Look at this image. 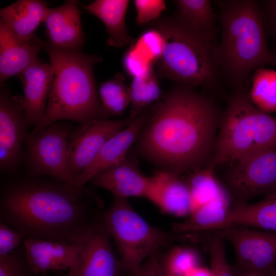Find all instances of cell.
<instances>
[{"label": "cell", "instance_id": "7a4b0ae2", "mask_svg": "<svg viewBox=\"0 0 276 276\" xmlns=\"http://www.w3.org/2000/svg\"><path fill=\"white\" fill-rule=\"evenodd\" d=\"M221 116L210 98L177 84L154 108L139 140L141 153L179 176L205 166Z\"/></svg>", "mask_w": 276, "mask_h": 276}, {"label": "cell", "instance_id": "1f68e13d", "mask_svg": "<svg viewBox=\"0 0 276 276\" xmlns=\"http://www.w3.org/2000/svg\"><path fill=\"white\" fill-rule=\"evenodd\" d=\"M42 273L34 270L23 243L10 254L0 257V276H40Z\"/></svg>", "mask_w": 276, "mask_h": 276}, {"label": "cell", "instance_id": "ba28073f", "mask_svg": "<svg viewBox=\"0 0 276 276\" xmlns=\"http://www.w3.org/2000/svg\"><path fill=\"white\" fill-rule=\"evenodd\" d=\"M74 126L61 121L34 127L25 140L21 165L30 176H48L66 182L73 178L68 166L67 146Z\"/></svg>", "mask_w": 276, "mask_h": 276}, {"label": "cell", "instance_id": "b9f144b4", "mask_svg": "<svg viewBox=\"0 0 276 276\" xmlns=\"http://www.w3.org/2000/svg\"><path fill=\"white\" fill-rule=\"evenodd\" d=\"M272 276H276V271H275L274 273L273 274Z\"/></svg>", "mask_w": 276, "mask_h": 276}, {"label": "cell", "instance_id": "603a6c76", "mask_svg": "<svg viewBox=\"0 0 276 276\" xmlns=\"http://www.w3.org/2000/svg\"><path fill=\"white\" fill-rule=\"evenodd\" d=\"M176 11L173 16L185 28L209 42L217 45L216 15L210 0L173 1Z\"/></svg>", "mask_w": 276, "mask_h": 276}, {"label": "cell", "instance_id": "83f0119b", "mask_svg": "<svg viewBox=\"0 0 276 276\" xmlns=\"http://www.w3.org/2000/svg\"><path fill=\"white\" fill-rule=\"evenodd\" d=\"M98 95L108 117L122 114L130 104L129 87L120 73L100 84Z\"/></svg>", "mask_w": 276, "mask_h": 276}, {"label": "cell", "instance_id": "d6a6232c", "mask_svg": "<svg viewBox=\"0 0 276 276\" xmlns=\"http://www.w3.org/2000/svg\"><path fill=\"white\" fill-rule=\"evenodd\" d=\"M131 43L154 64L157 62L162 55L164 45L163 36L154 27L149 26Z\"/></svg>", "mask_w": 276, "mask_h": 276}, {"label": "cell", "instance_id": "ab89813d", "mask_svg": "<svg viewBox=\"0 0 276 276\" xmlns=\"http://www.w3.org/2000/svg\"><path fill=\"white\" fill-rule=\"evenodd\" d=\"M239 276H262L260 274L255 273H242Z\"/></svg>", "mask_w": 276, "mask_h": 276}, {"label": "cell", "instance_id": "f1b7e54d", "mask_svg": "<svg viewBox=\"0 0 276 276\" xmlns=\"http://www.w3.org/2000/svg\"><path fill=\"white\" fill-rule=\"evenodd\" d=\"M129 91V117L132 119L137 117L150 104L159 100L162 94L154 71L143 77L132 78Z\"/></svg>", "mask_w": 276, "mask_h": 276}, {"label": "cell", "instance_id": "e575fe53", "mask_svg": "<svg viewBox=\"0 0 276 276\" xmlns=\"http://www.w3.org/2000/svg\"><path fill=\"white\" fill-rule=\"evenodd\" d=\"M133 3L136 12L135 22L139 26L157 19L167 9L164 0H135Z\"/></svg>", "mask_w": 276, "mask_h": 276}, {"label": "cell", "instance_id": "4dcf8cb0", "mask_svg": "<svg viewBox=\"0 0 276 276\" xmlns=\"http://www.w3.org/2000/svg\"><path fill=\"white\" fill-rule=\"evenodd\" d=\"M162 262L164 272L176 276H184L200 265L199 256L194 249L179 246L171 248Z\"/></svg>", "mask_w": 276, "mask_h": 276}, {"label": "cell", "instance_id": "6da1fadb", "mask_svg": "<svg viewBox=\"0 0 276 276\" xmlns=\"http://www.w3.org/2000/svg\"><path fill=\"white\" fill-rule=\"evenodd\" d=\"M5 175L1 181L0 221L24 239L81 243L103 212L102 199L85 186L18 171Z\"/></svg>", "mask_w": 276, "mask_h": 276}, {"label": "cell", "instance_id": "d590c367", "mask_svg": "<svg viewBox=\"0 0 276 276\" xmlns=\"http://www.w3.org/2000/svg\"><path fill=\"white\" fill-rule=\"evenodd\" d=\"M24 237L17 230L0 221V257L5 256L18 248Z\"/></svg>", "mask_w": 276, "mask_h": 276}, {"label": "cell", "instance_id": "8fae6325", "mask_svg": "<svg viewBox=\"0 0 276 276\" xmlns=\"http://www.w3.org/2000/svg\"><path fill=\"white\" fill-rule=\"evenodd\" d=\"M29 127L22 96H11L9 88L0 89V171L12 174L21 165L25 140Z\"/></svg>", "mask_w": 276, "mask_h": 276}, {"label": "cell", "instance_id": "ac0fdd59", "mask_svg": "<svg viewBox=\"0 0 276 276\" xmlns=\"http://www.w3.org/2000/svg\"><path fill=\"white\" fill-rule=\"evenodd\" d=\"M42 40L38 37L32 40L20 38L0 20V84L4 86L9 78L17 76L39 60Z\"/></svg>", "mask_w": 276, "mask_h": 276}, {"label": "cell", "instance_id": "52a82bcc", "mask_svg": "<svg viewBox=\"0 0 276 276\" xmlns=\"http://www.w3.org/2000/svg\"><path fill=\"white\" fill-rule=\"evenodd\" d=\"M101 218L114 240L122 271L131 275L145 259L182 238L181 234L167 233L148 223L127 198L114 196Z\"/></svg>", "mask_w": 276, "mask_h": 276}, {"label": "cell", "instance_id": "d4e9b609", "mask_svg": "<svg viewBox=\"0 0 276 276\" xmlns=\"http://www.w3.org/2000/svg\"><path fill=\"white\" fill-rule=\"evenodd\" d=\"M232 199L225 189L214 200L193 211L185 221L172 224L173 232L197 235L209 232L227 216Z\"/></svg>", "mask_w": 276, "mask_h": 276}, {"label": "cell", "instance_id": "7402d4cb", "mask_svg": "<svg viewBox=\"0 0 276 276\" xmlns=\"http://www.w3.org/2000/svg\"><path fill=\"white\" fill-rule=\"evenodd\" d=\"M49 7L41 0H18L0 9V20L16 35L27 40L37 37L35 30L44 22Z\"/></svg>", "mask_w": 276, "mask_h": 276}, {"label": "cell", "instance_id": "2e32d148", "mask_svg": "<svg viewBox=\"0 0 276 276\" xmlns=\"http://www.w3.org/2000/svg\"><path fill=\"white\" fill-rule=\"evenodd\" d=\"M79 3L66 0L62 5L49 8L44 22L47 41L64 49H81L84 42Z\"/></svg>", "mask_w": 276, "mask_h": 276}, {"label": "cell", "instance_id": "5b68a950", "mask_svg": "<svg viewBox=\"0 0 276 276\" xmlns=\"http://www.w3.org/2000/svg\"><path fill=\"white\" fill-rule=\"evenodd\" d=\"M276 148V117L257 108L245 85L234 88L221 113L214 150L206 165L213 168Z\"/></svg>", "mask_w": 276, "mask_h": 276}, {"label": "cell", "instance_id": "836d02e7", "mask_svg": "<svg viewBox=\"0 0 276 276\" xmlns=\"http://www.w3.org/2000/svg\"><path fill=\"white\" fill-rule=\"evenodd\" d=\"M122 64L126 73L132 78L143 77L154 71V63L132 44L124 54Z\"/></svg>", "mask_w": 276, "mask_h": 276}, {"label": "cell", "instance_id": "9c48e42d", "mask_svg": "<svg viewBox=\"0 0 276 276\" xmlns=\"http://www.w3.org/2000/svg\"><path fill=\"white\" fill-rule=\"evenodd\" d=\"M222 185L233 201L276 194V148L228 163Z\"/></svg>", "mask_w": 276, "mask_h": 276}, {"label": "cell", "instance_id": "cb8c5ba5", "mask_svg": "<svg viewBox=\"0 0 276 276\" xmlns=\"http://www.w3.org/2000/svg\"><path fill=\"white\" fill-rule=\"evenodd\" d=\"M129 3L128 0H95L88 5L82 4L81 7L103 22L108 36V44L120 48L132 41L125 24Z\"/></svg>", "mask_w": 276, "mask_h": 276}, {"label": "cell", "instance_id": "60d3db41", "mask_svg": "<svg viewBox=\"0 0 276 276\" xmlns=\"http://www.w3.org/2000/svg\"><path fill=\"white\" fill-rule=\"evenodd\" d=\"M163 275L164 276H176V275H172V274H168V273H164L163 272Z\"/></svg>", "mask_w": 276, "mask_h": 276}, {"label": "cell", "instance_id": "277c9868", "mask_svg": "<svg viewBox=\"0 0 276 276\" xmlns=\"http://www.w3.org/2000/svg\"><path fill=\"white\" fill-rule=\"evenodd\" d=\"M219 3L221 35L217 56L221 73L236 88L245 85L256 69L276 65V53L267 45L259 1L227 0Z\"/></svg>", "mask_w": 276, "mask_h": 276}, {"label": "cell", "instance_id": "f546056e", "mask_svg": "<svg viewBox=\"0 0 276 276\" xmlns=\"http://www.w3.org/2000/svg\"><path fill=\"white\" fill-rule=\"evenodd\" d=\"M202 237L210 255L211 276H235L226 258L224 240L212 232L194 235Z\"/></svg>", "mask_w": 276, "mask_h": 276}, {"label": "cell", "instance_id": "74e56055", "mask_svg": "<svg viewBox=\"0 0 276 276\" xmlns=\"http://www.w3.org/2000/svg\"><path fill=\"white\" fill-rule=\"evenodd\" d=\"M131 276H164L159 252L155 254L142 263Z\"/></svg>", "mask_w": 276, "mask_h": 276}, {"label": "cell", "instance_id": "ffe728a7", "mask_svg": "<svg viewBox=\"0 0 276 276\" xmlns=\"http://www.w3.org/2000/svg\"><path fill=\"white\" fill-rule=\"evenodd\" d=\"M154 189L150 201L162 212L177 217L191 212L190 193L185 180L172 172L162 170L152 176Z\"/></svg>", "mask_w": 276, "mask_h": 276}, {"label": "cell", "instance_id": "44dd1931", "mask_svg": "<svg viewBox=\"0 0 276 276\" xmlns=\"http://www.w3.org/2000/svg\"><path fill=\"white\" fill-rule=\"evenodd\" d=\"M229 226H243L276 232V194L264 197L254 203L232 201L225 219L209 232Z\"/></svg>", "mask_w": 276, "mask_h": 276}, {"label": "cell", "instance_id": "9a60e30c", "mask_svg": "<svg viewBox=\"0 0 276 276\" xmlns=\"http://www.w3.org/2000/svg\"><path fill=\"white\" fill-rule=\"evenodd\" d=\"M147 108L132 119L125 128L109 139L95 159L71 183L84 186L96 174L125 158L152 113Z\"/></svg>", "mask_w": 276, "mask_h": 276}, {"label": "cell", "instance_id": "7c38bea8", "mask_svg": "<svg viewBox=\"0 0 276 276\" xmlns=\"http://www.w3.org/2000/svg\"><path fill=\"white\" fill-rule=\"evenodd\" d=\"M132 120L129 116L118 120L94 119L73 127L67 146L68 166L73 180L95 159L107 141Z\"/></svg>", "mask_w": 276, "mask_h": 276}, {"label": "cell", "instance_id": "30bf717a", "mask_svg": "<svg viewBox=\"0 0 276 276\" xmlns=\"http://www.w3.org/2000/svg\"><path fill=\"white\" fill-rule=\"evenodd\" d=\"M211 232L233 247L239 275L244 273L273 275L276 271V232L243 226H229Z\"/></svg>", "mask_w": 276, "mask_h": 276}, {"label": "cell", "instance_id": "8d00e7d4", "mask_svg": "<svg viewBox=\"0 0 276 276\" xmlns=\"http://www.w3.org/2000/svg\"><path fill=\"white\" fill-rule=\"evenodd\" d=\"M260 3L266 36L276 39V0H265Z\"/></svg>", "mask_w": 276, "mask_h": 276}, {"label": "cell", "instance_id": "d6986e66", "mask_svg": "<svg viewBox=\"0 0 276 276\" xmlns=\"http://www.w3.org/2000/svg\"><path fill=\"white\" fill-rule=\"evenodd\" d=\"M84 241L81 243L25 238L23 244L34 270L45 273L50 270L70 269L77 263Z\"/></svg>", "mask_w": 276, "mask_h": 276}, {"label": "cell", "instance_id": "f35d334b", "mask_svg": "<svg viewBox=\"0 0 276 276\" xmlns=\"http://www.w3.org/2000/svg\"><path fill=\"white\" fill-rule=\"evenodd\" d=\"M184 276H211V272L209 268L199 265L191 269Z\"/></svg>", "mask_w": 276, "mask_h": 276}, {"label": "cell", "instance_id": "484cf974", "mask_svg": "<svg viewBox=\"0 0 276 276\" xmlns=\"http://www.w3.org/2000/svg\"><path fill=\"white\" fill-rule=\"evenodd\" d=\"M214 170V168L206 165L190 173L185 180L190 193L191 213L214 200L225 189L216 177Z\"/></svg>", "mask_w": 276, "mask_h": 276}, {"label": "cell", "instance_id": "e0dca14e", "mask_svg": "<svg viewBox=\"0 0 276 276\" xmlns=\"http://www.w3.org/2000/svg\"><path fill=\"white\" fill-rule=\"evenodd\" d=\"M23 87L22 102L29 126H37L45 115L49 95L51 68L50 63L39 60L19 73Z\"/></svg>", "mask_w": 276, "mask_h": 276}, {"label": "cell", "instance_id": "4fadbf2b", "mask_svg": "<svg viewBox=\"0 0 276 276\" xmlns=\"http://www.w3.org/2000/svg\"><path fill=\"white\" fill-rule=\"evenodd\" d=\"M111 238L100 217L84 240L77 263L64 276H120L121 264Z\"/></svg>", "mask_w": 276, "mask_h": 276}, {"label": "cell", "instance_id": "3957f363", "mask_svg": "<svg viewBox=\"0 0 276 276\" xmlns=\"http://www.w3.org/2000/svg\"><path fill=\"white\" fill-rule=\"evenodd\" d=\"M51 68L50 88L44 117L35 127L72 121L81 124L107 119L100 101L94 75V65L102 58L81 49L56 47L42 41Z\"/></svg>", "mask_w": 276, "mask_h": 276}, {"label": "cell", "instance_id": "5bb4252c", "mask_svg": "<svg viewBox=\"0 0 276 276\" xmlns=\"http://www.w3.org/2000/svg\"><path fill=\"white\" fill-rule=\"evenodd\" d=\"M89 181L95 187L107 190L114 196L125 198L139 197L150 200L154 188L152 177L144 175L139 169L136 161L128 155L96 174Z\"/></svg>", "mask_w": 276, "mask_h": 276}, {"label": "cell", "instance_id": "4316f807", "mask_svg": "<svg viewBox=\"0 0 276 276\" xmlns=\"http://www.w3.org/2000/svg\"><path fill=\"white\" fill-rule=\"evenodd\" d=\"M250 99L260 110L270 113L276 111V71L259 67L252 77Z\"/></svg>", "mask_w": 276, "mask_h": 276}, {"label": "cell", "instance_id": "8992f818", "mask_svg": "<svg viewBox=\"0 0 276 276\" xmlns=\"http://www.w3.org/2000/svg\"><path fill=\"white\" fill-rule=\"evenodd\" d=\"M164 42L157 62L159 75L177 84L212 88L221 74L217 45L204 40L180 24L172 15L152 22Z\"/></svg>", "mask_w": 276, "mask_h": 276}]
</instances>
